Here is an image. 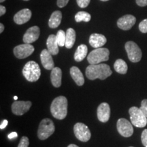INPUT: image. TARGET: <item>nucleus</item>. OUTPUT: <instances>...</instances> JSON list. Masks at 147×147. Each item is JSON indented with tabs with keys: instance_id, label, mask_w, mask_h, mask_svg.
Wrapping results in <instances>:
<instances>
[{
	"instance_id": "1",
	"label": "nucleus",
	"mask_w": 147,
	"mask_h": 147,
	"mask_svg": "<svg viewBox=\"0 0 147 147\" xmlns=\"http://www.w3.org/2000/svg\"><path fill=\"white\" fill-rule=\"evenodd\" d=\"M86 76L89 80H93L95 79L105 80L108 77L111 76L112 70L110 67L107 64H90L86 69Z\"/></svg>"
},
{
	"instance_id": "2",
	"label": "nucleus",
	"mask_w": 147,
	"mask_h": 147,
	"mask_svg": "<svg viewBox=\"0 0 147 147\" xmlns=\"http://www.w3.org/2000/svg\"><path fill=\"white\" fill-rule=\"evenodd\" d=\"M51 113L53 117L63 120L67 114V100L65 97L59 96L53 101L51 105Z\"/></svg>"
},
{
	"instance_id": "3",
	"label": "nucleus",
	"mask_w": 147,
	"mask_h": 147,
	"mask_svg": "<svg viewBox=\"0 0 147 147\" xmlns=\"http://www.w3.org/2000/svg\"><path fill=\"white\" fill-rule=\"evenodd\" d=\"M23 74L26 80L29 82L37 81L41 75V70L39 65L34 61H28L24 66Z\"/></svg>"
},
{
	"instance_id": "4",
	"label": "nucleus",
	"mask_w": 147,
	"mask_h": 147,
	"mask_svg": "<svg viewBox=\"0 0 147 147\" xmlns=\"http://www.w3.org/2000/svg\"><path fill=\"white\" fill-rule=\"evenodd\" d=\"M110 51L105 48H98L92 51L87 57V61L90 64H99L109 59Z\"/></svg>"
},
{
	"instance_id": "5",
	"label": "nucleus",
	"mask_w": 147,
	"mask_h": 147,
	"mask_svg": "<svg viewBox=\"0 0 147 147\" xmlns=\"http://www.w3.org/2000/svg\"><path fill=\"white\" fill-rule=\"evenodd\" d=\"M129 113L130 120L133 125L136 127H144L147 124V117L140 108L134 106L129 108Z\"/></svg>"
},
{
	"instance_id": "6",
	"label": "nucleus",
	"mask_w": 147,
	"mask_h": 147,
	"mask_svg": "<svg viewBox=\"0 0 147 147\" xmlns=\"http://www.w3.org/2000/svg\"><path fill=\"white\" fill-rule=\"evenodd\" d=\"M55 125L50 119H43L39 125L38 130V136L40 140H44L49 138L55 132Z\"/></svg>"
},
{
	"instance_id": "7",
	"label": "nucleus",
	"mask_w": 147,
	"mask_h": 147,
	"mask_svg": "<svg viewBox=\"0 0 147 147\" xmlns=\"http://www.w3.org/2000/svg\"><path fill=\"white\" fill-rule=\"evenodd\" d=\"M125 49L127 53L129 59L131 62L137 63L141 60L142 55V51L136 43L132 41L126 42L125 45Z\"/></svg>"
},
{
	"instance_id": "8",
	"label": "nucleus",
	"mask_w": 147,
	"mask_h": 147,
	"mask_svg": "<svg viewBox=\"0 0 147 147\" xmlns=\"http://www.w3.org/2000/svg\"><path fill=\"white\" fill-rule=\"evenodd\" d=\"M75 136L81 142H87L91 137V134L89 127L82 123H77L74 127Z\"/></svg>"
},
{
	"instance_id": "9",
	"label": "nucleus",
	"mask_w": 147,
	"mask_h": 147,
	"mask_svg": "<svg viewBox=\"0 0 147 147\" xmlns=\"http://www.w3.org/2000/svg\"><path fill=\"white\" fill-rule=\"evenodd\" d=\"M117 127L119 133L123 137H130L134 133V128L132 127V123L125 119H119L117 121Z\"/></svg>"
},
{
	"instance_id": "10",
	"label": "nucleus",
	"mask_w": 147,
	"mask_h": 147,
	"mask_svg": "<svg viewBox=\"0 0 147 147\" xmlns=\"http://www.w3.org/2000/svg\"><path fill=\"white\" fill-rule=\"evenodd\" d=\"M34 47L31 44H23V45H20L14 47L13 52L14 55H15L16 58L19 59H23L28 57L34 53Z\"/></svg>"
},
{
	"instance_id": "11",
	"label": "nucleus",
	"mask_w": 147,
	"mask_h": 147,
	"mask_svg": "<svg viewBox=\"0 0 147 147\" xmlns=\"http://www.w3.org/2000/svg\"><path fill=\"white\" fill-rule=\"evenodd\" d=\"M32 102L30 101H15L12 105V112L14 115L21 116L30 109Z\"/></svg>"
},
{
	"instance_id": "12",
	"label": "nucleus",
	"mask_w": 147,
	"mask_h": 147,
	"mask_svg": "<svg viewBox=\"0 0 147 147\" xmlns=\"http://www.w3.org/2000/svg\"><path fill=\"white\" fill-rule=\"evenodd\" d=\"M136 22V18L131 14H127L123 16L117 21V26L119 28L123 30L127 31L131 29V27L135 25Z\"/></svg>"
},
{
	"instance_id": "13",
	"label": "nucleus",
	"mask_w": 147,
	"mask_h": 147,
	"mask_svg": "<svg viewBox=\"0 0 147 147\" xmlns=\"http://www.w3.org/2000/svg\"><path fill=\"white\" fill-rule=\"evenodd\" d=\"M40 28L38 26H33L29 28L23 36V42L26 44H32L39 38Z\"/></svg>"
},
{
	"instance_id": "14",
	"label": "nucleus",
	"mask_w": 147,
	"mask_h": 147,
	"mask_svg": "<svg viewBox=\"0 0 147 147\" xmlns=\"http://www.w3.org/2000/svg\"><path fill=\"white\" fill-rule=\"evenodd\" d=\"M97 115L99 121L102 123H106L110 117V108L108 103L104 102L99 105L97 110Z\"/></svg>"
},
{
	"instance_id": "15",
	"label": "nucleus",
	"mask_w": 147,
	"mask_h": 147,
	"mask_svg": "<svg viewBox=\"0 0 147 147\" xmlns=\"http://www.w3.org/2000/svg\"><path fill=\"white\" fill-rule=\"evenodd\" d=\"M52 54L49 52V50L44 49L40 54V59L43 67L48 70H52L55 67V63L53 61Z\"/></svg>"
},
{
	"instance_id": "16",
	"label": "nucleus",
	"mask_w": 147,
	"mask_h": 147,
	"mask_svg": "<svg viewBox=\"0 0 147 147\" xmlns=\"http://www.w3.org/2000/svg\"><path fill=\"white\" fill-rule=\"evenodd\" d=\"M32 17V11L25 8L18 11L14 16V21L17 25H23L28 22Z\"/></svg>"
},
{
	"instance_id": "17",
	"label": "nucleus",
	"mask_w": 147,
	"mask_h": 147,
	"mask_svg": "<svg viewBox=\"0 0 147 147\" xmlns=\"http://www.w3.org/2000/svg\"><path fill=\"white\" fill-rule=\"evenodd\" d=\"M89 44L95 49L102 48L107 42L106 38L104 35L100 34H93L90 36Z\"/></svg>"
},
{
	"instance_id": "18",
	"label": "nucleus",
	"mask_w": 147,
	"mask_h": 147,
	"mask_svg": "<svg viewBox=\"0 0 147 147\" xmlns=\"http://www.w3.org/2000/svg\"><path fill=\"white\" fill-rule=\"evenodd\" d=\"M62 71L59 67H54L51 73V80L55 87H59L61 85Z\"/></svg>"
},
{
	"instance_id": "19",
	"label": "nucleus",
	"mask_w": 147,
	"mask_h": 147,
	"mask_svg": "<svg viewBox=\"0 0 147 147\" xmlns=\"http://www.w3.org/2000/svg\"><path fill=\"white\" fill-rule=\"evenodd\" d=\"M47 49L53 55H56L59 53V47L57 41L56 36L51 34L48 38L47 41Z\"/></svg>"
},
{
	"instance_id": "20",
	"label": "nucleus",
	"mask_w": 147,
	"mask_h": 147,
	"mask_svg": "<svg viewBox=\"0 0 147 147\" xmlns=\"http://www.w3.org/2000/svg\"><path fill=\"white\" fill-rule=\"evenodd\" d=\"M69 72H70L71 78H72L73 80H74V82L78 86L83 85L84 83V78L83 74H82V73L79 69V68L76 67V66H73V67H71L70 68Z\"/></svg>"
},
{
	"instance_id": "21",
	"label": "nucleus",
	"mask_w": 147,
	"mask_h": 147,
	"mask_svg": "<svg viewBox=\"0 0 147 147\" xmlns=\"http://www.w3.org/2000/svg\"><path fill=\"white\" fill-rule=\"evenodd\" d=\"M62 19V13L61 11L57 10L53 12L51 14L49 21V26L52 29L57 28L59 26Z\"/></svg>"
},
{
	"instance_id": "22",
	"label": "nucleus",
	"mask_w": 147,
	"mask_h": 147,
	"mask_svg": "<svg viewBox=\"0 0 147 147\" xmlns=\"http://www.w3.org/2000/svg\"><path fill=\"white\" fill-rule=\"evenodd\" d=\"M76 41V32L72 28H69L66 32V38L65 47L67 49H71Z\"/></svg>"
},
{
	"instance_id": "23",
	"label": "nucleus",
	"mask_w": 147,
	"mask_h": 147,
	"mask_svg": "<svg viewBox=\"0 0 147 147\" xmlns=\"http://www.w3.org/2000/svg\"><path fill=\"white\" fill-rule=\"evenodd\" d=\"M88 48L86 45H81L78 46L74 54V59L77 62H80L84 59L87 55Z\"/></svg>"
},
{
	"instance_id": "24",
	"label": "nucleus",
	"mask_w": 147,
	"mask_h": 147,
	"mask_svg": "<svg viewBox=\"0 0 147 147\" xmlns=\"http://www.w3.org/2000/svg\"><path fill=\"white\" fill-rule=\"evenodd\" d=\"M114 68L115 71L121 74H125L127 71V65L126 62L123 59H117L114 64Z\"/></svg>"
},
{
	"instance_id": "25",
	"label": "nucleus",
	"mask_w": 147,
	"mask_h": 147,
	"mask_svg": "<svg viewBox=\"0 0 147 147\" xmlns=\"http://www.w3.org/2000/svg\"><path fill=\"white\" fill-rule=\"evenodd\" d=\"M91 16L89 13L84 11H80L78 12L76 15H75V21L78 23L84 21V22H89L91 21Z\"/></svg>"
},
{
	"instance_id": "26",
	"label": "nucleus",
	"mask_w": 147,
	"mask_h": 147,
	"mask_svg": "<svg viewBox=\"0 0 147 147\" xmlns=\"http://www.w3.org/2000/svg\"><path fill=\"white\" fill-rule=\"evenodd\" d=\"M57 41L58 45L59 47H63L65 45V38L66 33L64 32L63 30H59L57 34L56 35Z\"/></svg>"
},
{
	"instance_id": "27",
	"label": "nucleus",
	"mask_w": 147,
	"mask_h": 147,
	"mask_svg": "<svg viewBox=\"0 0 147 147\" xmlns=\"http://www.w3.org/2000/svg\"><path fill=\"white\" fill-rule=\"evenodd\" d=\"M139 29L141 32L143 34L147 33V18L146 19L143 20L139 24Z\"/></svg>"
},
{
	"instance_id": "28",
	"label": "nucleus",
	"mask_w": 147,
	"mask_h": 147,
	"mask_svg": "<svg viewBox=\"0 0 147 147\" xmlns=\"http://www.w3.org/2000/svg\"><path fill=\"white\" fill-rule=\"evenodd\" d=\"M29 144V138L26 136H23L20 140L18 147H28Z\"/></svg>"
},
{
	"instance_id": "29",
	"label": "nucleus",
	"mask_w": 147,
	"mask_h": 147,
	"mask_svg": "<svg viewBox=\"0 0 147 147\" xmlns=\"http://www.w3.org/2000/svg\"><path fill=\"white\" fill-rule=\"evenodd\" d=\"M90 1L91 0H76L77 4L81 8H87L90 3Z\"/></svg>"
},
{
	"instance_id": "30",
	"label": "nucleus",
	"mask_w": 147,
	"mask_h": 147,
	"mask_svg": "<svg viewBox=\"0 0 147 147\" xmlns=\"http://www.w3.org/2000/svg\"><path fill=\"white\" fill-rule=\"evenodd\" d=\"M140 109L142 111V113L144 114V115L147 117V100H143L141 102V106Z\"/></svg>"
},
{
	"instance_id": "31",
	"label": "nucleus",
	"mask_w": 147,
	"mask_h": 147,
	"mask_svg": "<svg viewBox=\"0 0 147 147\" xmlns=\"http://www.w3.org/2000/svg\"><path fill=\"white\" fill-rule=\"evenodd\" d=\"M141 140H142V143L144 146L147 147V129L142 131V136H141Z\"/></svg>"
},
{
	"instance_id": "32",
	"label": "nucleus",
	"mask_w": 147,
	"mask_h": 147,
	"mask_svg": "<svg viewBox=\"0 0 147 147\" xmlns=\"http://www.w3.org/2000/svg\"><path fill=\"white\" fill-rule=\"evenodd\" d=\"M69 2V0H57V4L59 8H63Z\"/></svg>"
},
{
	"instance_id": "33",
	"label": "nucleus",
	"mask_w": 147,
	"mask_h": 147,
	"mask_svg": "<svg viewBox=\"0 0 147 147\" xmlns=\"http://www.w3.org/2000/svg\"><path fill=\"white\" fill-rule=\"evenodd\" d=\"M138 5L141 7H144L147 5V0H136Z\"/></svg>"
},
{
	"instance_id": "34",
	"label": "nucleus",
	"mask_w": 147,
	"mask_h": 147,
	"mask_svg": "<svg viewBox=\"0 0 147 147\" xmlns=\"http://www.w3.org/2000/svg\"><path fill=\"white\" fill-rule=\"evenodd\" d=\"M18 136V134L16 132H12V133H10L9 135L8 136V138L9 139H13V138H17Z\"/></svg>"
},
{
	"instance_id": "35",
	"label": "nucleus",
	"mask_w": 147,
	"mask_h": 147,
	"mask_svg": "<svg viewBox=\"0 0 147 147\" xmlns=\"http://www.w3.org/2000/svg\"><path fill=\"white\" fill-rule=\"evenodd\" d=\"M6 12V8L3 5H0V16H3Z\"/></svg>"
},
{
	"instance_id": "36",
	"label": "nucleus",
	"mask_w": 147,
	"mask_h": 147,
	"mask_svg": "<svg viewBox=\"0 0 147 147\" xmlns=\"http://www.w3.org/2000/svg\"><path fill=\"white\" fill-rule=\"evenodd\" d=\"M8 123V121H7V120L3 121V122L1 123V125H0V129H4L5 127L7 126Z\"/></svg>"
},
{
	"instance_id": "37",
	"label": "nucleus",
	"mask_w": 147,
	"mask_h": 147,
	"mask_svg": "<svg viewBox=\"0 0 147 147\" xmlns=\"http://www.w3.org/2000/svg\"><path fill=\"white\" fill-rule=\"evenodd\" d=\"M4 30V25L2 23H0V33H2Z\"/></svg>"
},
{
	"instance_id": "38",
	"label": "nucleus",
	"mask_w": 147,
	"mask_h": 147,
	"mask_svg": "<svg viewBox=\"0 0 147 147\" xmlns=\"http://www.w3.org/2000/svg\"><path fill=\"white\" fill-rule=\"evenodd\" d=\"M67 147H78V146H77V145H76V144H69L68 146Z\"/></svg>"
},
{
	"instance_id": "39",
	"label": "nucleus",
	"mask_w": 147,
	"mask_h": 147,
	"mask_svg": "<svg viewBox=\"0 0 147 147\" xmlns=\"http://www.w3.org/2000/svg\"><path fill=\"white\" fill-rule=\"evenodd\" d=\"M14 100H15V101L17 100H18V97H17V96H14Z\"/></svg>"
},
{
	"instance_id": "40",
	"label": "nucleus",
	"mask_w": 147,
	"mask_h": 147,
	"mask_svg": "<svg viewBox=\"0 0 147 147\" xmlns=\"http://www.w3.org/2000/svg\"><path fill=\"white\" fill-rule=\"evenodd\" d=\"M5 0H0V2L1 3H2V2H3V1H5Z\"/></svg>"
},
{
	"instance_id": "41",
	"label": "nucleus",
	"mask_w": 147,
	"mask_h": 147,
	"mask_svg": "<svg viewBox=\"0 0 147 147\" xmlns=\"http://www.w3.org/2000/svg\"><path fill=\"white\" fill-rule=\"evenodd\" d=\"M101 1H109V0H101Z\"/></svg>"
},
{
	"instance_id": "42",
	"label": "nucleus",
	"mask_w": 147,
	"mask_h": 147,
	"mask_svg": "<svg viewBox=\"0 0 147 147\" xmlns=\"http://www.w3.org/2000/svg\"><path fill=\"white\" fill-rule=\"evenodd\" d=\"M24 1H29V0H24Z\"/></svg>"
},
{
	"instance_id": "43",
	"label": "nucleus",
	"mask_w": 147,
	"mask_h": 147,
	"mask_svg": "<svg viewBox=\"0 0 147 147\" xmlns=\"http://www.w3.org/2000/svg\"><path fill=\"white\" fill-rule=\"evenodd\" d=\"M130 147H133V146H130Z\"/></svg>"
}]
</instances>
